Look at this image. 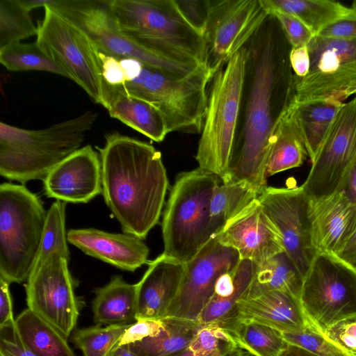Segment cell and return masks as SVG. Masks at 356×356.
Returning a JSON list of instances; mask_svg holds the SVG:
<instances>
[{"label":"cell","mask_w":356,"mask_h":356,"mask_svg":"<svg viewBox=\"0 0 356 356\" xmlns=\"http://www.w3.org/2000/svg\"><path fill=\"white\" fill-rule=\"evenodd\" d=\"M246 63L241 111L227 181H244L260 193L267 186L269 139L295 98L291 46L269 15L244 46Z\"/></svg>","instance_id":"1"},{"label":"cell","mask_w":356,"mask_h":356,"mask_svg":"<svg viewBox=\"0 0 356 356\" xmlns=\"http://www.w3.org/2000/svg\"><path fill=\"white\" fill-rule=\"evenodd\" d=\"M97 149L106 204L124 233L143 240L159 222L168 188L160 152L119 133L106 135Z\"/></svg>","instance_id":"2"},{"label":"cell","mask_w":356,"mask_h":356,"mask_svg":"<svg viewBox=\"0 0 356 356\" xmlns=\"http://www.w3.org/2000/svg\"><path fill=\"white\" fill-rule=\"evenodd\" d=\"M108 5L120 31L139 47L173 60L207 65L204 36L175 0H108Z\"/></svg>","instance_id":"3"},{"label":"cell","mask_w":356,"mask_h":356,"mask_svg":"<svg viewBox=\"0 0 356 356\" xmlns=\"http://www.w3.org/2000/svg\"><path fill=\"white\" fill-rule=\"evenodd\" d=\"M96 118V113L88 111L38 130L1 122L0 175L22 184L43 180L55 165L80 149Z\"/></svg>","instance_id":"4"},{"label":"cell","mask_w":356,"mask_h":356,"mask_svg":"<svg viewBox=\"0 0 356 356\" xmlns=\"http://www.w3.org/2000/svg\"><path fill=\"white\" fill-rule=\"evenodd\" d=\"M119 60L125 81L113 88L156 106L164 115L170 133L201 134L212 77L208 68L180 78L135 58Z\"/></svg>","instance_id":"5"},{"label":"cell","mask_w":356,"mask_h":356,"mask_svg":"<svg viewBox=\"0 0 356 356\" xmlns=\"http://www.w3.org/2000/svg\"><path fill=\"white\" fill-rule=\"evenodd\" d=\"M246 63L243 47L211 77L195 159L199 168L228 179L239 119Z\"/></svg>","instance_id":"6"},{"label":"cell","mask_w":356,"mask_h":356,"mask_svg":"<svg viewBox=\"0 0 356 356\" xmlns=\"http://www.w3.org/2000/svg\"><path fill=\"white\" fill-rule=\"evenodd\" d=\"M220 178L199 167L182 172L171 188L163 216V254L184 264L211 238L210 204Z\"/></svg>","instance_id":"7"},{"label":"cell","mask_w":356,"mask_h":356,"mask_svg":"<svg viewBox=\"0 0 356 356\" xmlns=\"http://www.w3.org/2000/svg\"><path fill=\"white\" fill-rule=\"evenodd\" d=\"M47 211L22 184L0 185V277L10 284L26 281L40 245Z\"/></svg>","instance_id":"8"},{"label":"cell","mask_w":356,"mask_h":356,"mask_svg":"<svg viewBox=\"0 0 356 356\" xmlns=\"http://www.w3.org/2000/svg\"><path fill=\"white\" fill-rule=\"evenodd\" d=\"M56 13L83 31L99 52L116 58H135L180 78L208 68L199 63H186L164 58L135 44L118 29L108 0H53Z\"/></svg>","instance_id":"9"},{"label":"cell","mask_w":356,"mask_h":356,"mask_svg":"<svg viewBox=\"0 0 356 356\" xmlns=\"http://www.w3.org/2000/svg\"><path fill=\"white\" fill-rule=\"evenodd\" d=\"M300 301L324 333L356 316V268L335 255L318 252L304 277Z\"/></svg>","instance_id":"10"},{"label":"cell","mask_w":356,"mask_h":356,"mask_svg":"<svg viewBox=\"0 0 356 356\" xmlns=\"http://www.w3.org/2000/svg\"><path fill=\"white\" fill-rule=\"evenodd\" d=\"M36 42L97 104H104V80L99 51L88 36L51 8L38 25Z\"/></svg>","instance_id":"11"},{"label":"cell","mask_w":356,"mask_h":356,"mask_svg":"<svg viewBox=\"0 0 356 356\" xmlns=\"http://www.w3.org/2000/svg\"><path fill=\"white\" fill-rule=\"evenodd\" d=\"M307 47L309 72L302 78L293 74L297 102L325 99L343 102L356 94V40L315 35Z\"/></svg>","instance_id":"12"},{"label":"cell","mask_w":356,"mask_h":356,"mask_svg":"<svg viewBox=\"0 0 356 356\" xmlns=\"http://www.w3.org/2000/svg\"><path fill=\"white\" fill-rule=\"evenodd\" d=\"M68 259L55 252L35 270L25 284L28 309L49 323L65 337L74 332L83 306L76 295L77 285Z\"/></svg>","instance_id":"13"},{"label":"cell","mask_w":356,"mask_h":356,"mask_svg":"<svg viewBox=\"0 0 356 356\" xmlns=\"http://www.w3.org/2000/svg\"><path fill=\"white\" fill-rule=\"evenodd\" d=\"M356 160V96L334 118L301 185L313 200L341 192Z\"/></svg>","instance_id":"14"},{"label":"cell","mask_w":356,"mask_h":356,"mask_svg":"<svg viewBox=\"0 0 356 356\" xmlns=\"http://www.w3.org/2000/svg\"><path fill=\"white\" fill-rule=\"evenodd\" d=\"M268 16L261 0H208L203 35L212 76L247 44Z\"/></svg>","instance_id":"15"},{"label":"cell","mask_w":356,"mask_h":356,"mask_svg":"<svg viewBox=\"0 0 356 356\" xmlns=\"http://www.w3.org/2000/svg\"><path fill=\"white\" fill-rule=\"evenodd\" d=\"M257 200L278 231L284 251L305 277L318 254L313 242L312 199L302 186H266Z\"/></svg>","instance_id":"16"},{"label":"cell","mask_w":356,"mask_h":356,"mask_svg":"<svg viewBox=\"0 0 356 356\" xmlns=\"http://www.w3.org/2000/svg\"><path fill=\"white\" fill-rule=\"evenodd\" d=\"M241 258L234 248L221 244L214 237L185 264L178 292L165 318L197 320L214 293L218 279L236 269Z\"/></svg>","instance_id":"17"},{"label":"cell","mask_w":356,"mask_h":356,"mask_svg":"<svg viewBox=\"0 0 356 356\" xmlns=\"http://www.w3.org/2000/svg\"><path fill=\"white\" fill-rule=\"evenodd\" d=\"M235 249L241 259L260 264L284 251L282 238L257 198L230 219L215 236Z\"/></svg>","instance_id":"18"},{"label":"cell","mask_w":356,"mask_h":356,"mask_svg":"<svg viewBox=\"0 0 356 356\" xmlns=\"http://www.w3.org/2000/svg\"><path fill=\"white\" fill-rule=\"evenodd\" d=\"M44 194L64 202L87 203L102 193L100 156L90 145L55 165L43 179Z\"/></svg>","instance_id":"19"},{"label":"cell","mask_w":356,"mask_h":356,"mask_svg":"<svg viewBox=\"0 0 356 356\" xmlns=\"http://www.w3.org/2000/svg\"><path fill=\"white\" fill-rule=\"evenodd\" d=\"M67 238L85 254L121 270L134 272L147 262L148 247L134 235L85 228L70 229Z\"/></svg>","instance_id":"20"},{"label":"cell","mask_w":356,"mask_h":356,"mask_svg":"<svg viewBox=\"0 0 356 356\" xmlns=\"http://www.w3.org/2000/svg\"><path fill=\"white\" fill-rule=\"evenodd\" d=\"M185 270V264L161 254L148 264L137 287L138 320H161L175 298Z\"/></svg>","instance_id":"21"},{"label":"cell","mask_w":356,"mask_h":356,"mask_svg":"<svg viewBox=\"0 0 356 356\" xmlns=\"http://www.w3.org/2000/svg\"><path fill=\"white\" fill-rule=\"evenodd\" d=\"M236 321L259 323L281 333L300 332L315 325L307 317L299 299L280 291H267L254 298L238 300L232 325Z\"/></svg>","instance_id":"22"},{"label":"cell","mask_w":356,"mask_h":356,"mask_svg":"<svg viewBox=\"0 0 356 356\" xmlns=\"http://www.w3.org/2000/svg\"><path fill=\"white\" fill-rule=\"evenodd\" d=\"M312 201L314 247L318 252L337 256L356 229V203L342 192Z\"/></svg>","instance_id":"23"},{"label":"cell","mask_w":356,"mask_h":356,"mask_svg":"<svg viewBox=\"0 0 356 356\" xmlns=\"http://www.w3.org/2000/svg\"><path fill=\"white\" fill-rule=\"evenodd\" d=\"M111 117L118 119L155 142L170 133L163 113L153 104L127 95L104 83V104Z\"/></svg>","instance_id":"24"},{"label":"cell","mask_w":356,"mask_h":356,"mask_svg":"<svg viewBox=\"0 0 356 356\" xmlns=\"http://www.w3.org/2000/svg\"><path fill=\"white\" fill-rule=\"evenodd\" d=\"M254 264L241 259L232 271L222 274L217 280L214 293L198 316L202 325L218 324L224 328L234 321L236 304L244 296L252 281Z\"/></svg>","instance_id":"25"},{"label":"cell","mask_w":356,"mask_h":356,"mask_svg":"<svg viewBox=\"0 0 356 356\" xmlns=\"http://www.w3.org/2000/svg\"><path fill=\"white\" fill-rule=\"evenodd\" d=\"M307 152L295 116V98L275 123L269 139L266 177L300 166Z\"/></svg>","instance_id":"26"},{"label":"cell","mask_w":356,"mask_h":356,"mask_svg":"<svg viewBox=\"0 0 356 356\" xmlns=\"http://www.w3.org/2000/svg\"><path fill=\"white\" fill-rule=\"evenodd\" d=\"M93 320L99 325H131L138 321L136 284L115 275L95 290Z\"/></svg>","instance_id":"27"},{"label":"cell","mask_w":356,"mask_h":356,"mask_svg":"<svg viewBox=\"0 0 356 356\" xmlns=\"http://www.w3.org/2000/svg\"><path fill=\"white\" fill-rule=\"evenodd\" d=\"M303 280L299 269L283 251L260 264H254L252 281L241 299L254 298L267 291H280L300 300Z\"/></svg>","instance_id":"28"},{"label":"cell","mask_w":356,"mask_h":356,"mask_svg":"<svg viewBox=\"0 0 356 356\" xmlns=\"http://www.w3.org/2000/svg\"><path fill=\"white\" fill-rule=\"evenodd\" d=\"M270 14L280 11L302 21L316 35L326 26L354 15L352 9L331 0H261Z\"/></svg>","instance_id":"29"},{"label":"cell","mask_w":356,"mask_h":356,"mask_svg":"<svg viewBox=\"0 0 356 356\" xmlns=\"http://www.w3.org/2000/svg\"><path fill=\"white\" fill-rule=\"evenodd\" d=\"M15 327L24 345L36 356H76L67 338L28 308L17 316Z\"/></svg>","instance_id":"30"},{"label":"cell","mask_w":356,"mask_h":356,"mask_svg":"<svg viewBox=\"0 0 356 356\" xmlns=\"http://www.w3.org/2000/svg\"><path fill=\"white\" fill-rule=\"evenodd\" d=\"M343 104L332 99L304 102H297L295 99L296 122L312 162Z\"/></svg>","instance_id":"31"},{"label":"cell","mask_w":356,"mask_h":356,"mask_svg":"<svg viewBox=\"0 0 356 356\" xmlns=\"http://www.w3.org/2000/svg\"><path fill=\"white\" fill-rule=\"evenodd\" d=\"M154 337L130 344L138 356H176L188 348L202 325L197 320L167 317Z\"/></svg>","instance_id":"32"},{"label":"cell","mask_w":356,"mask_h":356,"mask_svg":"<svg viewBox=\"0 0 356 356\" xmlns=\"http://www.w3.org/2000/svg\"><path fill=\"white\" fill-rule=\"evenodd\" d=\"M260 193L244 181H221L214 189L210 204V228L213 237Z\"/></svg>","instance_id":"33"},{"label":"cell","mask_w":356,"mask_h":356,"mask_svg":"<svg viewBox=\"0 0 356 356\" xmlns=\"http://www.w3.org/2000/svg\"><path fill=\"white\" fill-rule=\"evenodd\" d=\"M226 330L252 356H280L289 345L280 332L256 322L236 321Z\"/></svg>","instance_id":"34"},{"label":"cell","mask_w":356,"mask_h":356,"mask_svg":"<svg viewBox=\"0 0 356 356\" xmlns=\"http://www.w3.org/2000/svg\"><path fill=\"white\" fill-rule=\"evenodd\" d=\"M0 62L7 70L13 72L45 71L68 78L65 70L36 41L33 43L15 42L0 49Z\"/></svg>","instance_id":"35"},{"label":"cell","mask_w":356,"mask_h":356,"mask_svg":"<svg viewBox=\"0 0 356 356\" xmlns=\"http://www.w3.org/2000/svg\"><path fill=\"white\" fill-rule=\"evenodd\" d=\"M65 229V202L56 200L47 211L44 229L31 272L37 270L53 253L57 252L67 259H70L67 238Z\"/></svg>","instance_id":"36"},{"label":"cell","mask_w":356,"mask_h":356,"mask_svg":"<svg viewBox=\"0 0 356 356\" xmlns=\"http://www.w3.org/2000/svg\"><path fill=\"white\" fill-rule=\"evenodd\" d=\"M20 0H0V49L38 33Z\"/></svg>","instance_id":"37"},{"label":"cell","mask_w":356,"mask_h":356,"mask_svg":"<svg viewBox=\"0 0 356 356\" xmlns=\"http://www.w3.org/2000/svg\"><path fill=\"white\" fill-rule=\"evenodd\" d=\"M129 325H95L73 332L72 341L83 356H107Z\"/></svg>","instance_id":"38"},{"label":"cell","mask_w":356,"mask_h":356,"mask_svg":"<svg viewBox=\"0 0 356 356\" xmlns=\"http://www.w3.org/2000/svg\"><path fill=\"white\" fill-rule=\"evenodd\" d=\"M188 348L193 356H228L239 348L229 331L218 324L202 325Z\"/></svg>","instance_id":"39"},{"label":"cell","mask_w":356,"mask_h":356,"mask_svg":"<svg viewBox=\"0 0 356 356\" xmlns=\"http://www.w3.org/2000/svg\"><path fill=\"white\" fill-rule=\"evenodd\" d=\"M289 344L316 356H349L316 325L296 332L282 333Z\"/></svg>","instance_id":"40"},{"label":"cell","mask_w":356,"mask_h":356,"mask_svg":"<svg viewBox=\"0 0 356 356\" xmlns=\"http://www.w3.org/2000/svg\"><path fill=\"white\" fill-rule=\"evenodd\" d=\"M274 16L291 47L306 46L315 35L312 31L296 17L280 11H273Z\"/></svg>","instance_id":"41"},{"label":"cell","mask_w":356,"mask_h":356,"mask_svg":"<svg viewBox=\"0 0 356 356\" xmlns=\"http://www.w3.org/2000/svg\"><path fill=\"white\" fill-rule=\"evenodd\" d=\"M325 334L349 356L356 355V316L337 323Z\"/></svg>","instance_id":"42"},{"label":"cell","mask_w":356,"mask_h":356,"mask_svg":"<svg viewBox=\"0 0 356 356\" xmlns=\"http://www.w3.org/2000/svg\"><path fill=\"white\" fill-rule=\"evenodd\" d=\"M0 356H36L21 341L15 321L0 327Z\"/></svg>","instance_id":"43"},{"label":"cell","mask_w":356,"mask_h":356,"mask_svg":"<svg viewBox=\"0 0 356 356\" xmlns=\"http://www.w3.org/2000/svg\"><path fill=\"white\" fill-rule=\"evenodd\" d=\"M175 1L188 23L203 35L208 17V0H175Z\"/></svg>","instance_id":"44"},{"label":"cell","mask_w":356,"mask_h":356,"mask_svg":"<svg viewBox=\"0 0 356 356\" xmlns=\"http://www.w3.org/2000/svg\"><path fill=\"white\" fill-rule=\"evenodd\" d=\"M163 326L161 320H138L129 325L122 334L119 345L132 344L158 334Z\"/></svg>","instance_id":"45"},{"label":"cell","mask_w":356,"mask_h":356,"mask_svg":"<svg viewBox=\"0 0 356 356\" xmlns=\"http://www.w3.org/2000/svg\"><path fill=\"white\" fill-rule=\"evenodd\" d=\"M316 35L331 39L356 40V15L354 13L326 26Z\"/></svg>","instance_id":"46"},{"label":"cell","mask_w":356,"mask_h":356,"mask_svg":"<svg viewBox=\"0 0 356 356\" xmlns=\"http://www.w3.org/2000/svg\"><path fill=\"white\" fill-rule=\"evenodd\" d=\"M104 83L117 87L123 85L125 76L119 59L99 52Z\"/></svg>","instance_id":"47"},{"label":"cell","mask_w":356,"mask_h":356,"mask_svg":"<svg viewBox=\"0 0 356 356\" xmlns=\"http://www.w3.org/2000/svg\"><path fill=\"white\" fill-rule=\"evenodd\" d=\"M289 61L294 76L302 78L305 76L309 70V56L306 46L291 47L289 53Z\"/></svg>","instance_id":"48"},{"label":"cell","mask_w":356,"mask_h":356,"mask_svg":"<svg viewBox=\"0 0 356 356\" xmlns=\"http://www.w3.org/2000/svg\"><path fill=\"white\" fill-rule=\"evenodd\" d=\"M9 285L8 281L0 277V327L15 321Z\"/></svg>","instance_id":"49"},{"label":"cell","mask_w":356,"mask_h":356,"mask_svg":"<svg viewBox=\"0 0 356 356\" xmlns=\"http://www.w3.org/2000/svg\"><path fill=\"white\" fill-rule=\"evenodd\" d=\"M337 257L356 268V229Z\"/></svg>","instance_id":"50"},{"label":"cell","mask_w":356,"mask_h":356,"mask_svg":"<svg viewBox=\"0 0 356 356\" xmlns=\"http://www.w3.org/2000/svg\"><path fill=\"white\" fill-rule=\"evenodd\" d=\"M341 192L350 201L356 203V160L349 171Z\"/></svg>","instance_id":"51"},{"label":"cell","mask_w":356,"mask_h":356,"mask_svg":"<svg viewBox=\"0 0 356 356\" xmlns=\"http://www.w3.org/2000/svg\"><path fill=\"white\" fill-rule=\"evenodd\" d=\"M107 356H138L132 349L130 344L117 346L109 353Z\"/></svg>","instance_id":"52"},{"label":"cell","mask_w":356,"mask_h":356,"mask_svg":"<svg viewBox=\"0 0 356 356\" xmlns=\"http://www.w3.org/2000/svg\"><path fill=\"white\" fill-rule=\"evenodd\" d=\"M23 6L31 11L33 9L49 6L53 0H20Z\"/></svg>","instance_id":"53"},{"label":"cell","mask_w":356,"mask_h":356,"mask_svg":"<svg viewBox=\"0 0 356 356\" xmlns=\"http://www.w3.org/2000/svg\"><path fill=\"white\" fill-rule=\"evenodd\" d=\"M280 356H316L310 353L296 347L289 345L288 347L280 354Z\"/></svg>","instance_id":"54"},{"label":"cell","mask_w":356,"mask_h":356,"mask_svg":"<svg viewBox=\"0 0 356 356\" xmlns=\"http://www.w3.org/2000/svg\"><path fill=\"white\" fill-rule=\"evenodd\" d=\"M228 356H252L250 353L243 349L238 348Z\"/></svg>","instance_id":"55"},{"label":"cell","mask_w":356,"mask_h":356,"mask_svg":"<svg viewBox=\"0 0 356 356\" xmlns=\"http://www.w3.org/2000/svg\"><path fill=\"white\" fill-rule=\"evenodd\" d=\"M176 356H193L192 351L188 348L177 355Z\"/></svg>","instance_id":"56"},{"label":"cell","mask_w":356,"mask_h":356,"mask_svg":"<svg viewBox=\"0 0 356 356\" xmlns=\"http://www.w3.org/2000/svg\"><path fill=\"white\" fill-rule=\"evenodd\" d=\"M350 8L354 12L355 15H356V1H354L352 3V6H350Z\"/></svg>","instance_id":"57"},{"label":"cell","mask_w":356,"mask_h":356,"mask_svg":"<svg viewBox=\"0 0 356 356\" xmlns=\"http://www.w3.org/2000/svg\"><path fill=\"white\" fill-rule=\"evenodd\" d=\"M352 356H356V355H352Z\"/></svg>","instance_id":"58"}]
</instances>
